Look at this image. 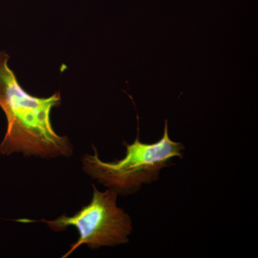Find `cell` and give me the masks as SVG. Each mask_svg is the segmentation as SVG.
Listing matches in <instances>:
<instances>
[{"mask_svg": "<svg viewBox=\"0 0 258 258\" xmlns=\"http://www.w3.org/2000/svg\"><path fill=\"white\" fill-rule=\"evenodd\" d=\"M137 119V139L132 144L123 142L126 151L123 159L113 162L103 161L98 157L94 145V154H86L82 158L83 169L86 174L121 195L135 192L142 185L157 181L161 169L169 166L174 158L181 159L185 149L182 144L169 137L167 120L160 140L154 144L142 143L139 140L138 115Z\"/></svg>", "mask_w": 258, "mask_h": 258, "instance_id": "2", "label": "cell"}, {"mask_svg": "<svg viewBox=\"0 0 258 258\" xmlns=\"http://www.w3.org/2000/svg\"><path fill=\"white\" fill-rule=\"evenodd\" d=\"M9 58L0 52V107L8 120L0 154L21 153L46 159L71 157L74 152L71 141L56 134L51 124V110L60 106V93L45 98L29 94L8 66Z\"/></svg>", "mask_w": 258, "mask_h": 258, "instance_id": "1", "label": "cell"}, {"mask_svg": "<svg viewBox=\"0 0 258 258\" xmlns=\"http://www.w3.org/2000/svg\"><path fill=\"white\" fill-rule=\"evenodd\" d=\"M93 193L91 203L83 207L72 217L66 215L54 220H32L20 219L17 222L32 223L45 222L54 232H63L70 226L76 227L79 237L70 249L62 256L69 257L80 246L86 244L89 248L96 249L104 246L113 247L128 242V237L133 231L132 221L123 209L117 206L118 194L114 190L108 189L100 191L92 184Z\"/></svg>", "mask_w": 258, "mask_h": 258, "instance_id": "3", "label": "cell"}]
</instances>
